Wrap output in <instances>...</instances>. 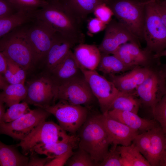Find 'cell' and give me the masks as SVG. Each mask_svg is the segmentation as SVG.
Segmentation results:
<instances>
[{
	"instance_id": "cell-43",
	"label": "cell",
	"mask_w": 166,
	"mask_h": 166,
	"mask_svg": "<svg viewBox=\"0 0 166 166\" xmlns=\"http://www.w3.org/2000/svg\"><path fill=\"white\" fill-rule=\"evenodd\" d=\"M153 4L162 22L166 27V7L162 5L159 0L153 1Z\"/></svg>"
},
{
	"instance_id": "cell-28",
	"label": "cell",
	"mask_w": 166,
	"mask_h": 166,
	"mask_svg": "<svg viewBox=\"0 0 166 166\" xmlns=\"http://www.w3.org/2000/svg\"><path fill=\"white\" fill-rule=\"evenodd\" d=\"M132 69L114 55L101 53V59L97 70L104 74L110 75Z\"/></svg>"
},
{
	"instance_id": "cell-38",
	"label": "cell",
	"mask_w": 166,
	"mask_h": 166,
	"mask_svg": "<svg viewBox=\"0 0 166 166\" xmlns=\"http://www.w3.org/2000/svg\"><path fill=\"white\" fill-rule=\"evenodd\" d=\"M18 11L9 0H0V19L9 17Z\"/></svg>"
},
{
	"instance_id": "cell-14",
	"label": "cell",
	"mask_w": 166,
	"mask_h": 166,
	"mask_svg": "<svg viewBox=\"0 0 166 166\" xmlns=\"http://www.w3.org/2000/svg\"><path fill=\"white\" fill-rule=\"evenodd\" d=\"M166 78L162 71L152 69L148 76L135 92L141 104L152 110L153 109L166 90Z\"/></svg>"
},
{
	"instance_id": "cell-1",
	"label": "cell",
	"mask_w": 166,
	"mask_h": 166,
	"mask_svg": "<svg viewBox=\"0 0 166 166\" xmlns=\"http://www.w3.org/2000/svg\"><path fill=\"white\" fill-rule=\"evenodd\" d=\"M34 19L55 32L83 43L85 35L81 24L74 18L59 2L50 0L44 7L34 12Z\"/></svg>"
},
{
	"instance_id": "cell-16",
	"label": "cell",
	"mask_w": 166,
	"mask_h": 166,
	"mask_svg": "<svg viewBox=\"0 0 166 166\" xmlns=\"http://www.w3.org/2000/svg\"><path fill=\"white\" fill-rule=\"evenodd\" d=\"M111 144L127 146L131 144L139 132L111 117L108 111L98 114Z\"/></svg>"
},
{
	"instance_id": "cell-46",
	"label": "cell",
	"mask_w": 166,
	"mask_h": 166,
	"mask_svg": "<svg viewBox=\"0 0 166 166\" xmlns=\"http://www.w3.org/2000/svg\"><path fill=\"white\" fill-rule=\"evenodd\" d=\"M4 104L2 101L0 100V123L2 122L6 112Z\"/></svg>"
},
{
	"instance_id": "cell-12",
	"label": "cell",
	"mask_w": 166,
	"mask_h": 166,
	"mask_svg": "<svg viewBox=\"0 0 166 166\" xmlns=\"http://www.w3.org/2000/svg\"><path fill=\"white\" fill-rule=\"evenodd\" d=\"M81 69L102 113L108 111L120 91L111 81L100 74L96 70Z\"/></svg>"
},
{
	"instance_id": "cell-24",
	"label": "cell",
	"mask_w": 166,
	"mask_h": 166,
	"mask_svg": "<svg viewBox=\"0 0 166 166\" xmlns=\"http://www.w3.org/2000/svg\"><path fill=\"white\" fill-rule=\"evenodd\" d=\"M77 145L78 146V139L77 135H72L69 139L64 141L36 146L31 152L45 155L52 159L69 150H73Z\"/></svg>"
},
{
	"instance_id": "cell-45",
	"label": "cell",
	"mask_w": 166,
	"mask_h": 166,
	"mask_svg": "<svg viewBox=\"0 0 166 166\" xmlns=\"http://www.w3.org/2000/svg\"><path fill=\"white\" fill-rule=\"evenodd\" d=\"M8 69L7 61L6 57L0 52V73L1 75H4Z\"/></svg>"
},
{
	"instance_id": "cell-36",
	"label": "cell",
	"mask_w": 166,
	"mask_h": 166,
	"mask_svg": "<svg viewBox=\"0 0 166 166\" xmlns=\"http://www.w3.org/2000/svg\"><path fill=\"white\" fill-rule=\"evenodd\" d=\"M112 145L98 166H122L121 155L117 148V145Z\"/></svg>"
},
{
	"instance_id": "cell-22",
	"label": "cell",
	"mask_w": 166,
	"mask_h": 166,
	"mask_svg": "<svg viewBox=\"0 0 166 166\" xmlns=\"http://www.w3.org/2000/svg\"><path fill=\"white\" fill-rule=\"evenodd\" d=\"M151 166H160L166 153V134L158 123L150 130Z\"/></svg>"
},
{
	"instance_id": "cell-10",
	"label": "cell",
	"mask_w": 166,
	"mask_h": 166,
	"mask_svg": "<svg viewBox=\"0 0 166 166\" xmlns=\"http://www.w3.org/2000/svg\"><path fill=\"white\" fill-rule=\"evenodd\" d=\"M27 94L23 101L45 109L55 103L57 85L46 72L27 82Z\"/></svg>"
},
{
	"instance_id": "cell-25",
	"label": "cell",
	"mask_w": 166,
	"mask_h": 166,
	"mask_svg": "<svg viewBox=\"0 0 166 166\" xmlns=\"http://www.w3.org/2000/svg\"><path fill=\"white\" fill-rule=\"evenodd\" d=\"M34 12L18 11L6 18L0 19V38L19 27L34 21Z\"/></svg>"
},
{
	"instance_id": "cell-26",
	"label": "cell",
	"mask_w": 166,
	"mask_h": 166,
	"mask_svg": "<svg viewBox=\"0 0 166 166\" xmlns=\"http://www.w3.org/2000/svg\"><path fill=\"white\" fill-rule=\"evenodd\" d=\"M29 157L20 152L16 148L0 141L1 166H26Z\"/></svg>"
},
{
	"instance_id": "cell-49",
	"label": "cell",
	"mask_w": 166,
	"mask_h": 166,
	"mask_svg": "<svg viewBox=\"0 0 166 166\" xmlns=\"http://www.w3.org/2000/svg\"><path fill=\"white\" fill-rule=\"evenodd\" d=\"M161 3L164 5V6L166 7V0H163L162 1H160Z\"/></svg>"
},
{
	"instance_id": "cell-42",
	"label": "cell",
	"mask_w": 166,
	"mask_h": 166,
	"mask_svg": "<svg viewBox=\"0 0 166 166\" xmlns=\"http://www.w3.org/2000/svg\"><path fill=\"white\" fill-rule=\"evenodd\" d=\"M34 152H32L30 153V155L27 166H45L46 164L52 160L47 157L45 158L40 157L36 155Z\"/></svg>"
},
{
	"instance_id": "cell-13",
	"label": "cell",
	"mask_w": 166,
	"mask_h": 166,
	"mask_svg": "<svg viewBox=\"0 0 166 166\" xmlns=\"http://www.w3.org/2000/svg\"><path fill=\"white\" fill-rule=\"evenodd\" d=\"M140 41L124 25L112 19L106 25L104 37L98 47L102 53L113 54L121 45L127 42L135 43L140 46Z\"/></svg>"
},
{
	"instance_id": "cell-3",
	"label": "cell",
	"mask_w": 166,
	"mask_h": 166,
	"mask_svg": "<svg viewBox=\"0 0 166 166\" xmlns=\"http://www.w3.org/2000/svg\"><path fill=\"white\" fill-rule=\"evenodd\" d=\"M148 2L141 0H108L106 4L117 20L140 41L144 40L146 6Z\"/></svg>"
},
{
	"instance_id": "cell-39",
	"label": "cell",
	"mask_w": 166,
	"mask_h": 166,
	"mask_svg": "<svg viewBox=\"0 0 166 166\" xmlns=\"http://www.w3.org/2000/svg\"><path fill=\"white\" fill-rule=\"evenodd\" d=\"M6 59L8 64V69L12 74L19 78L23 84H25L26 79V72L17 64L7 58Z\"/></svg>"
},
{
	"instance_id": "cell-9",
	"label": "cell",
	"mask_w": 166,
	"mask_h": 166,
	"mask_svg": "<svg viewBox=\"0 0 166 166\" xmlns=\"http://www.w3.org/2000/svg\"><path fill=\"white\" fill-rule=\"evenodd\" d=\"M71 136L59 125L52 121H45L26 138L21 141L17 146L21 147L22 153L27 155L36 146L64 141Z\"/></svg>"
},
{
	"instance_id": "cell-34",
	"label": "cell",
	"mask_w": 166,
	"mask_h": 166,
	"mask_svg": "<svg viewBox=\"0 0 166 166\" xmlns=\"http://www.w3.org/2000/svg\"><path fill=\"white\" fill-rule=\"evenodd\" d=\"M152 110L154 119L166 134V90Z\"/></svg>"
},
{
	"instance_id": "cell-4",
	"label": "cell",
	"mask_w": 166,
	"mask_h": 166,
	"mask_svg": "<svg viewBox=\"0 0 166 166\" xmlns=\"http://www.w3.org/2000/svg\"><path fill=\"white\" fill-rule=\"evenodd\" d=\"M24 25L14 30L0 38V52L19 65L26 72L34 65L32 52Z\"/></svg>"
},
{
	"instance_id": "cell-40",
	"label": "cell",
	"mask_w": 166,
	"mask_h": 166,
	"mask_svg": "<svg viewBox=\"0 0 166 166\" xmlns=\"http://www.w3.org/2000/svg\"><path fill=\"white\" fill-rule=\"evenodd\" d=\"M107 25L99 19L95 17L90 19L88 21L87 28L90 34L98 33L105 30Z\"/></svg>"
},
{
	"instance_id": "cell-53",
	"label": "cell",
	"mask_w": 166,
	"mask_h": 166,
	"mask_svg": "<svg viewBox=\"0 0 166 166\" xmlns=\"http://www.w3.org/2000/svg\"><path fill=\"white\" fill-rule=\"evenodd\" d=\"M106 1V2H107V1L108 0H105Z\"/></svg>"
},
{
	"instance_id": "cell-51",
	"label": "cell",
	"mask_w": 166,
	"mask_h": 166,
	"mask_svg": "<svg viewBox=\"0 0 166 166\" xmlns=\"http://www.w3.org/2000/svg\"><path fill=\"white\" fill-rule=\"evenodd\" d=\"M144 0L146 2H150V1H152L156 0Z\"/></svg>"
},
{
	"instance_id": "cell-33",
	"label": "cell",
	"mask_w": 166,
	"mask_h": 166,
	"mask_svg": "<svg viewBox=\"0 0 166 166\" xmlns=\"http://www.w3.org/2000/svg\"><path fill=\"white\" fill-rule=\"evenodd\" d=\"M18 11L33 12L47 5L50 0H9Z\"/></svg>"
},
{
	"instance_id": "cell-27",
	"label": "cell",
	"mask_w": 166,
	"mask_h": 166,
	"mask_svg": "<svg viewBox=\"0 0 166 166\" xmlns=\"http://www.w3.org/2000/svg\"><path fill=\"white\" fill-rule=\"evenodd\" d=\"M122 166H151L132 142L127 146L117 145Z\"/></svg>"
},
{
	"instance_id": "cell-47",
	"label": "cell",
	"mask_w": 166,
	"mask_h": 166,
	"mask_svg": "<svg viewBox=\"0 0 166 166\" xmlns=\"http://www.w3.org/2000/svg\"><path fill=\"white\" fill-rule=\"evenodd\" d=\"M154 57L156 58H159L162 57H166V49L162 51L154 54Z\"/></svg>"
},
{
	"instance_id": "cell-20",
	"label": "cell",
	"mask_w": 166,
	"mask_h": 166,
	"mask_svg": "<svg viewBox=\"0 0 166 166\" xmlns=\"http://www.w3.org/2000/svg\"><path fill=\"white\" fill-rule=\"evenodd\" d=\"M73 53L81 69L97 70L101 56L98 47L95 45L81 43L74 47Z\"/></svg>"
},
{
	"instance_id": "cell-21",
	"label": "cell",
	"mask_w": 166,
	"mask_h": 166,
	"mask_svg": "<svg viewBox=\"0 0 166 166\" xmlns=\"http://www.w3.org/2000/svg\"><path fill=\"white\" fill-rule=\"evenodd\" d=\"M108 113L113 118L141 133L150 130L158 124L154 119L142 118L131 112L112 110Z\"/></svg>"
},
{
	"instance_id": "cell-50",
	"label": "cell",
	"mask_w": 166,
	"mask_h": 166,
	"mask_svg": "<svg viewBox=\"0 0 166 166\" xmlns=\"http://www.w3.org/2000/svg\"><path fill=\"white\" fill-rule=\"evenodd\" d=\"M162 71L165 77L166 78V66L165 67V69L164 70V71Z\"/></svg>"
},
{
	"instance_id": "cell-7",
	"label": "cell",
	"mask_w": 166,
	"mask_h": 166,
	"mask_svg": "<svg viewBox=\"0 0 166 166\" xmlns=\"http://www.w3.org/2000/svg\"><path fill=\"white\" fill-rule=\"evenodd\" d=\"M50 114L42 108L31 109L14 121L0 123V133L16 140H23L45 121Z\"/></svg>"
},
{
	"instance_id": "cell-44",
	"label": "cell",
	"mask_w": 166,
	"mask_h": 166,
	"mask_svg": "<svg viewBox=\"0 0 166 166\" xmlns=\"http://www.w3.org/2000/svg\"><path fill=\"white\" fill-rule=\"evenodd\" d=\"M3 75L9 84H24L19 78L12 74L8 69Z\"/></svg>"
},
{
	"instance_id": "cell-23",
	"label": "cell",
	"mask_w": 166,
	"mask_h": 166,
	"mask_svg": "<svg viewBox=\"0 0 166 166\" xmlns=\"http://www.w3.org/2000/svg\"><path fill=\"white\" fill-rule=\"evenodd\" d=\"M59 2L81 24L97 6L106 2L105 0H61Z\"/></svg>"
},
{
	"instance_id": "cell-52",
	"label": "cell",
	"mask_w": 166,
	"mask_h": 166,
	"mask_svg": "<svg viewBox=\"0 0 166 166\" xmlns=\"http://www.w3.org/2000/svg\"><path fill=\"white\" fill-rule=\"evenodd\" d=\"M51 0L54 1L59 2L61 0Z\"/></svg>"
},
{
	"instance_id": "cell-6",
	"label": "cell",
	"mask_w": 166,
	"mask_h": 166,
	"mask_svg": "<svg viewBox=\"0 0 166 166\" xmlns=\"http://www.w3.org/2000/svg\"><path fill=\"white\" fill-rule=\"evenodd\" d=\"M153 1L146 5L143 34L145 48L156 54L166 49V27L154 7Z\"/></svg>"
},
{
	"instance_id": "cell-31",
	"label": "cell",
	"mask_w": 166,
	"mask_h": 166,
	"mask_svg": "<svg viewBox=\"0 0 166 166\" xmlns=\"http://www.w3.org/2000/svg\"><path fill=\"white\" fill-rule=\"evenodd\" d=\"M31 110L28 104L24 101L13 105L9 107L6 112L2 121L0 123H9L14 121Z\"/></svg>"
},
{
	"instance_id": "cell-48",
	"label": "cell",
	"mask_w": 166,
	"mask_h": 166,
	"mask_svg": "<svg viewBox=\"0 0 166 166\" xmlns=\"http://www.w3.org/2000/svg\"><path fill=\"white\" fill-rule=\"evenodd\" d=\"M160 166H166V153L161 163Z\"/></svg>"
},
{
	"instance_id": "cell-18",
	"label": "cell",
	"mask_w": 166,
	"mask_h": 166,
	"mask_svg": "<svg viewBox=\"0 0 166 166\" xmlns=\"http://www.w3.org/2000/svg\"><path fill=\"white\" fill-rule=\"evenodd\" d=\"M75 41L57 32L51 46L44 61L49 73L65 58L68 53L77 45Z\"/></svg>"
},
{
	"instance_id": "cell-15",
	"label": "cell",
	"mask_w": 166,
	"mask_h": 166,
	"mask_svg": "<svg viewBox=\"0 0 166 166\" xmlns=\"http://www.w3.org/2000/svg\"><path fill=\"white\" fill-rule=\"evenodd\" d=\"M154 54L145 48L142 49L135 43L129 42L121 45L113 55L133 69L138 67H148L158 59L154 57Z\"/></svg>"
},
{
	"instance_id": "cell-30",
	"label": "cell",
	"mask_w": 166,
	"mask_h": 166,
	"mask_svg": "<svg viewBox=\"0 0 166 166\" xmlns=\"http://www.w3.org/2000/svg\"><path fill=\"white\" fill-rule=\"evenodd\" d=\"M27 94V89L25 84H9L1 93L0 100L9 107L23 101Z\"/></svg>"
},
{
	"instance_id": "cell-54",
	"label": "cell",
	"mask_w": 166,
	"mask_h": 166,
	"mask_svg": "<svg viewBox=\"0 0 166 166\" xmlns=\"http://www.w3.org/2000/svg\"><path fill=\"white\" fill-rule=\"evenodd\" d=\"M142 0V1H144V0Z\"/></svg>"
},
{
	"instance_id": "cell-11",
	"label": "cell",
	"mask_w": 166,
	"mask_h": 166,
	"mask_svg": "<svg viewBox=\"0 0 166 166\" xmlns=\"http://www.w3.org/2000/svg\"><path fill=\"white\" fill-rule=\"evenodd\" d=\"M56 33L35 19L30 26H27V36L34 65L44 61Z\"/></svg>"
},
{
	"instance_id": "cell-32",
	"label": "cell",
	"mask_w": 166,
	"mask_h": 166,
	"mask_svg": "<svg viewBox=\"0 0 166 166\" xmlns=\"http://www.w3.org/2000/svg\"><path fill=\"white\" fill-rule=\"evenodd\" d=\"M65 165L68 166H97L92 159L89 154L79 147L78 150L73 152L68 160Z\"/></svg>"
},
{
	"instance_id": "cell-8",
	"label": "cell",
	"mask_w": 166,
	"mask_h": 166,
	"mask_svg": "<svg viewBox=\"0 0 166 166\" xmlns=\"http://www.w3.org/2000/svg\"><path fill=\"white\" fill-rule=\"evenodd\" d=\"M96 100L83 74L57 86L55 103L60 100L89 109Z\"/></svg>"
},
{
	"instance_id": "cell-17",
	"label": "cell",
	"mask_w": 166,
	"mask_h": 166,
	"mask_svg": "<svg viewBox=\"0 0 166 166\" xmlns=\"http://www.w3.org/2000/svg\"><path fill=\"white\" fill-rule=\"evenodd\" d=\"M152 69L148 67H136L125 74L109 75V80L120 92L135 94L136 89L148 76Z\"/></svg>"
},
{
	"instance_id": "cell-37",
	"label": "cell",
	"mask_w": 166,
	"mask_h": 166,
	"mask_svg": "<svg viewBox=\"0 0 166 166\" xmlns=\"http://www.w3.org/2000/svg\"><path fill=\"white\" fill-rule=\"evenodd\" d=\"M93 13L95 17L106 25L112 20V17L114 16L112 10L105 3L97 6Z\"/></svg>"
},
{
	"instance_id": "cell-5",
	"label": "cell",
	"mask_w": 166,
	"mask_h": 166,
	"mask_svg": "<svg viewBox=\"0 0 166 166\" xmlns=\"http://www.w3.org/2000/svg\"><path fill=\"white\" fill-rule=\"evenodd\" d=\"M89 108L59 100L45 109L57 119L59 125L72 135L76 133L83 125L89 116Z\"/></svg>"
},
{
	"instance_id": "cell-2",
	"label": "cell",
	"mask_w": 166,
	"mask_h": 166,
	"mask_svg": "<svg viewBox=\"0 0 166 166\" xmlns=\"http://www.w3.org/2000/svg\"><path fill=\"white\" fill-rule=\"evenodd\" d=\"M77 132L78 147L89 153L98 166L111 144L98 114L89 115Z\"/></svg>"
},
{
	"instance_id": "cell-41",
	"label": "cell",
	"mask_w": 166,
	"mask_h": 166,
	"mask_svg": "<svg viewBox=\"0 0 166 166\" xmlns=\"http://www.w3.org/2000/svg\"><path fill=\"white\" fill-rule=\"evenodd\" d=\"M73 150H69L51 160L45 166H62L65 165L68 160L73 153Z\"/></svg>"
},
{
	"instance_id": "cell-35",
	"label": "cell",
	"mask_w": 166,
	"mask_h": 166,
	"mask_svg": "<svg viewBox=\"0 0 166 166\" xmlns=\"http://www.w3.org/2000/svg\"><path fill=\"white\" fill-rule=\"evenodd\" d=\"M132 143L148 162L150 152V130L137 135L133 140Z\"/></svg>"
},
{
	"instance_id": "cell-19",
	"label": "cell",
	"mask_w": 166,
	"mask_h": 166,
	"mask_svg": "<svg viewBox=\"0 0 166 166\" xmlns=\"http://www.w3.org/2000/svg\"><path fill=\"white\" fill-rule=\"evenodd\" d=\"M48 73L57 86L83 74L71 50L63 60Z\"/></svg>"
},
{
	"instance_id": "cell-29",
	"label": "cell",
	"mask_w": 166,
	"mask_h": 166,
	"mask_svg": "<svg viewBox=\"0 0 166 166\" xmlns=\"http://www.w3.org/2000/svg\"><path fill=\"white\" fill-rule=\"evenodd\" d=\"M141 104L135 93L120 92L112 103L109 110L127 111L138 114Z\"/></svg>"
}]
</instances>
